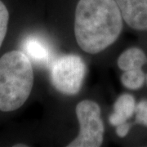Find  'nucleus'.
<instances>
[{
    "instance_id": "obj_1",
    "label": "nucleus",
    "mask_w": 147,
    "mask_h": 147,
    "mask_svg": "<svg viewBox=\"0 0 147 147\" xmlns=\"http://www.w3.org/2000/svg\"><path fill=\"white\" fill-rule=\"evenodd\" d=\"M115 0H79L74 13V36L84 53L97 54L113 45L123 29Z\"/></svg>"
},
{
    "instance_id": "obj_2",
    "label": "nucleus",
    "mask_w": 147,
    "mask_h": 147,
    "mask_svg": "<svg viewBox=\"0 0 147 147\" xmlns=\"http://www.w3.org/2000/svg\"><path fill=\"white\" fill-rule=\"evenodd\" d=\"M34 84L31 61L26 53L13 50L0 58V111L18 110L26 103Z\"/></svg>"
},
{
    "instance_id": "obj_3",
    "label": "nucleus",
    "mask_w": 147,
    "mask_h": 147,
    "mask_svg": "<svg viewBox=\"0 0 147 147\" xmlns=\"http://www.w3.org/2000/svg\"><path fill=\"white\" fill-rule=\"evenodd\" d=\"M75 113L79 121L78 136L67 147H99L104 141L105 125L100 105L92 100H83L76 105Z\"/></svg>"
},
{
    "instance_id": "obj_4",
    "label": "nucleus",
    "mask_w": 147,
    "mask_h": 147,
    "mask_svg": "<svg viewBox=\"0 0 147 147\" xmlns=\"http://www.w3.org/2000/svg\"><path fill=\"white\" fill-rule=\"evenodd\" d=\"M85 74L86 65L79 56L64 55L53 61L51 81L59 92L74 96L82 88Z\"/></svg>"
},
{
    "instance_id": "obj_5",
    "label": "nucleus",
    "mask_w": 147,
    "mask_h": 147,
    "mask_svg": "<svg viewBox=\"0 0 147 147\" xmlns=\"http://www.w3.org/2000/svg\"><path fill=\"white\" fill-rule=\"evenodd\" d=\"M124 23L137 32H147V0H115Z\"/></svg>"
},
{
    "instance_id": "obj_6",
    "label": "nucleus",
    "mask_w": 147,
    "mask_h": 147,
    "mask_svg": "<svg viewBox=\"0 0 147 147\" xmlns=\"http://www.w3.org/2000/svg\"><path fill=\"white\" fill-rule=\"evenodd\" d=\"M137 100L131 93L120 95L114 104V112L109 117V122L112 126H118L131 119L136 110Z\"/></svg>"
},
{
    "instance_id": "obj_7",
    "label": "nucleus",
    "mask_w": 147,
    "mask_h": 147,
    "mask_svg": "<svg viewBox=\"0 0 147 147\" xmlns=\"http://www.w3.org/2000/svg\"><path fill=\"white\" fill-rule=\"evenodd\" d=\"M146 63L147 53L143 48L137 46L127 48L117 60V65L122 71L143 69Z\"/></svg>"
},
{
    "instance_id": "obj_8",
    "label": "nucleus",
    "mask_w": 147,
    "mask_h": 147,
    "mask_svg": "<svg viewBox=\"0 0 147 147\" xmlns=\"http://www.w3.org/2000/svg\"><path fill=\"white\" fill-rule=\"evenodd\" d=\"M24 48L26 51L27 56L39 63H47L51 57L48 46L42 39L35 37L28 38L25 41Z\"/></svg>"
},
{
    "instance_id": "obj_9",
    "label": "nucleus",
    "mask_w": 147,
    "mask_h": 147,
    "mask_svg": "<svg viewBox=\"0 0 147 147\" xmlns=\"http://www.w3.org/2000/svg\"><path fill=\"white\" fill-rule=\"evenodd\" d=\"M120 80L121 84L125 88L137 91L142 89L146 85V73L143 69L123 71Z\"/></svg>"
},
{
    "instance_id": "obj_10",
    "label": "nucleus",
    "mask_w": 147,
    "mask_h": 147,
    "mask_svg": "<svg viewBox=\"0 0 147 147\" xmlns=\"http://www.w3.org/2000/svg\"><path fill=\"white\" fill-rule=\"evenodd\" d=\"M134 123L147 127V98H143L137 102Z\"/></svg>"
},
{
    "instance_id": "obj_11",
    "label": "nucleus",
    "mask_w": 147,
    "mask_h": 147,
    "mask_svg": "<svg viewBox=\"0 0 147 147\" xmlns=\"http://www.w3.org/2000/svg\"><path fill=\"white\" fill-rule=\"evenodd\" d=\"M9 22V12L5 4L0 0V47L4 41Z\"/></svg>"
},
{
    "instance_id": "obj_12",
    "label": "nucleus",
    "mask_w": 147,
    "mask_h": 147,
    "mask_svg": "<svg viewBox=\"0 0 147 147\" xmlns=\"http://www.w3.org/2000/svg\"><path fill=\"white\" fill-rule=\"evenodd\" d=\"M131 126H132V123H129L128 121H127L125 123H123L119 125L116 126V134L117 136L120 138H123V137H126L128 133L131 131Z\"/></svg>"
},
{
    "instance_id": "obj_13",
    "label": "nucleus",
    "mask_w": 147,
    "mask_h": 147,
    "mask_svg": "<svg viewBox=\"0 0 147 147\" xmlns=\"http://www.w3.org/2000/svg\"><path fill=\"white\" fill-rule=\"evenodd\" d=\"M13 146L14 147H27L28 146H27V145H25V144H16V145H14Z\"/></svg>"
}]
</instances>
